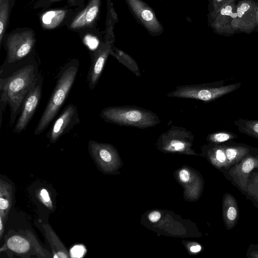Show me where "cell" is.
Wrapping results in <instances>:
<instances>
[{
	"label": "cell",
	"instance_id": "obj_29",
	"mask_svg": "<svg viewBox=\"0 0 258 258\" xmlns=\"http://www.w3.org/2000/svg\"><path fill=\"white\" fill-rule=\"evenodd\" d=\"M180 180L183 182H187L189 181L190 178V173L186 169H182L179 173Z\"/></svg>",
	"mask_w": 258,
	"mask_h": 258
},
{
	"label": "cell",
	"instance_id": "obj_2",
	"mask_svg": "<svg viewBox=\"0 0 258 258\" xmlns=\"http://www.w3.org/2000/svg\"><path fill=\"white\" fill-rule=\"evenodd\" d=\"M79 62L73 59L59 70L55 86L34 130V135L42 133L57 115L74 84Z\"/></svg>",
	"mask_w": 258,
	"mask_h": 258
},
{
	"label": "cell",
	"instance_id": "obj_28",
	"mask_svg": "<svg viewBox=\"0 0 258 258\" xmlns=\"http://www.w3.org/2000/svg\"><path fill=\"white\" fill-rule=\"evenodd\" d=\"M10 205V201L7 199L5 198L2 195L0 198V210L1 216L4 214L5 211H7Z\"/></svg>",
	"mask_w": 258,
	"mask_h": 258
},
{
	"label": "cell",
	"instance_id": "obj_20",
	"mask_svg": "<svg viewBox=\"0 0 258 258\" xmlns=\"http://www.w3.org/2000/svg\"><path fill=\"white\" fill-rule=\"evenodd\" d=\"M8 248L17 253H24L30 249V244L25 238L14 235L8 239L7 242Z\"/></svg>",
	"mask_w": 258,
	"mask_h": 258
},
{
	"label": "cell",
	"instance_id": "obj_25",
	"mask_svg": "<svg viewBox=\"0 0 258 258\" xmlns=\"http://www.w3.org/2000/svg\"><path fill=\"white\" fill-rule=\"evenodd\" d=\"M86 248L82 245H76L73 246L70 250V254L72 257H81L86 252Z\"/></svg>",
	"mask_w": 258,
	"mask_h": 258
},
{
	"label": "cell",
	"instance_id": "obj_13",
	"mask_svg": "<svg viewBox=\"0 0 258 258\" xmlns=\"http://www.w3.org/2000/svg\"><path fill=\"white\" fill-rule=\"evenodd\" d=\"M257 168L258 159L256 156H248L231 166L229 174L239 187L245 191L249 176L252 170Z\"/></svg>",
	"mask_w": 258,
	"mask_h": 258
},
{
	"label": "cell",
	"instance_id": "obj_17",
	"mask_svg": "<svg viewBox=\"0 0 258 258\" xmlns=\"http://www.w3.org/2000/svg\"><path fill=\"white\" fill-rule=\"evenodd\" d=\"M110 55L115 57L119 62L127 68L137 77H141V73L137 62L129 54L112 45Z\"/></svg>",
	"mask_w": 258,
	"mask_h": 258
},
{
	"label": "cell",
	"instance_id": "obj_1",
	"mask_svg": "<svg viewBox=\"0 0 258 258\" xmlns=\"http://www.w3.org/2000/svg\"><path fill=\"white\" fill-rule=\"evenodd\" d=\"M39 71L37 61L26 57L9 63L6 61L0 68L1 126L3 112L8 104L10 121L13 124L21 112L24 100L37 79Z\"/></svg>",
	"mask_w": 258,
	"mask_h": 258
},
{
	"label": "cell",
	"instance_id": "obj_31",
	"mask_svg": "<svg viewBox=\"0 0 258 258\" xmlns=\"http://www.w3.org/2000/svg\"><path fill=\"white\" fill-rule=\"evenodd\" d=\"M201 250V246L200 245H194L190 248V250L194 253L199 252Z\"/></svg>",
	"mask_w": 258,
	"mask_h": 258
},
{
	"label": "cell",
	"instance_id": "obj_32",
	"mask_svg": "<svg viewBox=\"0 0 258 258\" xmlns=\"http://www.w3.org/2000/svg\"><path fill=\"white\" fill-rule=\"evenodd\" d=\"M54 257H67L68 256L65 253L62 252H59L55 253L53 256Z\"/></svg>",
	"mask_w": 258,
	"mask_h": 258
},
{
	"label": "cell",
	"instance_id": "obj_10",
	"mask_svg": "<svg viewBox=\"0 0 258 258\" xmlns=\"http://www.w3.org/2000/svg\"><path fill=\"white\" fill-rule=\"evenodd\" d=\"M193 139L191 131L182 126L173 125L161 134L158 142L166 150L183 152L191 145Z\"/></svg>",
	"mask_w": 258,
	"mask_h": 258
},
{
	"label": "cell",
	"instance_id": "obj_16",
	"mask_svg": "<svg viewBox=\"0 0 258 258\" xmlns=\"http://www.w3.org/2000/svg\"><path fill=\"white\" fill-rule=\"evenodd\" d=\"M226 157L230 167L248 156L258 155V149L242 145H226Z\"/></svg>",
	"mask_w": 258,
	"mask_h": 258
},
{
	"label": "cell",
	"instance_id": "obj_6",
	"mask_svg": "<svg viewBox=\"0 0 258 258\" xmlns=\"http://www.w3.org/2000/svg\"><path fill=\"white\" fill-rule=\"evenodd\" d=\"M43 77L40 72L32 88L26 95L21 112L14 128L16 133L25 131L32 119L41 100Z\"/></svg>",
	"mask_w": 258,
	"mask_h": 258
},
{
	"label": "cell",
	"instance_id": "obj_26",
	"mask_svg": "<svg viewBox=\"0 0 258 258\" xmlns=\"http://www.w3.org/2000/svg\"><path fill=\"white\" fill-rule=\"evenodd\" d=\"M39 196L40 198L41 201L44 203V204L49 208H51L52 207V202L49 193L46 189H41L39 191Z\"/></svg>",
	"mask_w": 258,
	"mask_h": 258
},
{
	"label": "cell",
	"instance_id": "obj_3",
	"mask_svg": "<svg viewBox=\"0 0 258 258\" xmlns=\"http://www.w3.org/2000/svg\"><path fill=\"white\" fill-rule=\"evenodd\" d=\"M100 117L108 123L140 129L154 127L161 122L152 111L133 105L105 107Z\"/></svg>",
	"mask_w": 258,
	"mask_h": 258
},
{
	"label": "cell",
	"instance_id": "obj_34",
	"mask_svg": "<svg viewBox=\"0 0 258 258\" xmlns=\"http://www.w3.org/2000/svg\"><path fill=\"white\" fill-rule=\"evenodd\" d=\"M62 1V0H49L48 1V3L49 4H50L51 3H55V2H59V1Z\"/></svg>",
	"mask_w": 258,
	"mask_h": 258
},
{
	"label": "cell",
	"instance_id": "obj_14",
	"mask_svg": "<svg viewBox=\"0 0 258 258\" xmlns=\"http://www.w3.org/2000/svg\"><path fill=\"white\" fill-rule=\"evenodd\" d=\"M100 5L101 0H90L87 7L74 19L71 28L79 29L91 25L98 16Z\"/></svg>",
	"mask_w": 258,
	"mask_h": 258
},
{
	"label": "cell",
	"instance_id": "obj_18",
	"mask_svg": "<svg viewBox=\"0 0 258 258\" xmlns=\"http://www.w3.org/2000/svg\"><path fill=\"white\" fill-rule=\"evenodd\" d=\"M209 153L212 161L217 168L224 169H228L230 168L224 145H214L211 148Z\"/></svg>",
	"mask_w": 258,
	"mask_h": 258
},
{
	"label": "cell",
	"instance_id": "obj_24",
	"mask_svg": "<svg viewBox=\"0 0 258 258\" xmlns=\"http://www.w3.org/2000/svg\"><path fill=\"white\" fill-rule=\"evenodd\" d=\"M231 1L232 0H209L208 21L213 18L224 6Z\"/></svg>",
	"mask_w": 258,
	"mask_h": 258
},
{
	"label": "cell",
	"instance_id": "obj_33",
	"mask_svg": "<svg viewBox=\"0 0 258 258\" xmlns=\"http://www.w3.org/2000/svg\"><path fill=\"white\" fill-rule=\"evenodd\" d=\"M3 231V223L2 217L1 216L0 217V234H1V237H2V236Z\"/></svg>",
	"mask_w": 258,
	"mask_h": 258
},
{
	"label": "cell",
	"instance_id": "obj_7",
	"mask_svg": "<svg viewBox=\"0 0 258 258\" xmlns=\"http://www.w3.org/2000/svg\"><path fill=\"white\" fill-rule=\"evenodd\" d=\"M35 42L34 34L31 31L10 35L6 44L7 57L5 61L11 63L28 57Z\"/></svg>",
	"mask_w": 258,
	"mask_h": 258
},
{
	"label": "cell",
	"instance_id": "obj_19",
	"mask_svg": "<svg viewBox=\"0 0 258 258\" xmlns=\"http://www.w3.org/2000/svg\"><path fill=\"white\" fill-rule=\"evenodd\" d=\"M239 132L258 140V120L239 119L234 122Z\"/></svg>",
	"mask_w": 258,
	"mask_h": 258
},
{
	"label": "cell",
	"instance_id": "obj_27",
	"mask_svg": "<svg viewBox=\"0 0 258 258\" xmlns=\"http://www.w3.org/2000/svg\"><path fill=\"white\" fill-rule=\"evenodd\" d=\"M246 256L250 258H258V244H251L249 246Z\"/></svg>",
	"mask_w": 258,
	"mask_h": 258
},
{
	"label": "cell",
	"instance_id": "obj_21",
	"mask_svg": "<svg viewBox=\"0 0 258 258\" xmlns=\"http://www.w3.org/2000/svg\"><path fill=\"white\" fill-rule=\"evenodd\" d=\"M245 192L252 201L255 202L258 205L257 172L250 173L248 179Z\"/></svg>",
	"mask_w": 258,
	"mask_h": 258
},
{
	"label": "cell",
	"instance_id": "obj_36",
	"mask_svg": "<svg viewBox=\"0 0 258 258\" xmlns=\"http://www.w3.org/2000/svg\"><path fill=\"white\" fill-rule=\"evenodd\" d=\"M158 1H162V0H158Z\"/></svg>",
	"mask_w": 258,
	"mask_h": 258
},
{
	"label": "cell",
	"instance_id": "obj_9",
	"mask_svg": "<svg viewBox=\"0 0 258 258\" xmlns=\"http://www.w3.org/2000/svg\"><path fill=\"white\" fill-rule=\"evenodd\" d=\"M237 0H232L224 6L211 20L208 25L214 32L220 35H231L237 32L236 18Z\"/></svg>",
	"mask_w": 258,
	"mask_h": 258
},
{
	"label": "cell",
	"instance_id": "obj_35",
	"mask_svg": "<svg viewBox=\"0 0 258 258\" xmlns=\"http://www.w3.org/2000/svg\"><path fill=\"white\" fill-rule=\"evenodd\" d=\"M256 157L258 159V155L256 156Z\"/></svg>",
	"mask_w": 258,
	"mask_h": 258
},
{
	"label": "cell",
	"instance_id": "obj_8",
	"mask_svg": "<svg viewBox=\"0 0 258 258\" xmlns=\"http://www.w3.org/2000/svg\"><path fill=\"white\" fill-rule=\"evenodd\" d=\"M80 123L77 106L73 104H68L55 120L46 137L51 143H54Z\"/></svg>",
	"mask_w": 258,
	"mask_h": 258
},
{
	"label": "cell",
	"instance_id": "obj_15",
	"mask_svg": "<svg viewBox=\"0 0 258 258\" xmlns=\"http://www.w3.org/2000/svg\"><path fill=\"white\" fill-rule=\"evenodd\" d=\"M223 218L228 230L232 229L239 219L238 206L235 198L229 193H226L223 200Z\"/></svg>",
	"mask_w": 258,
	"mask_h": 258
},
{
	"label": "cell",
	"instance_id": "obj_11",
	"mask_svg": "<svg viewBox=\"0 0 258 258\" xmlns=\"http://www.w3.org/2000/svg\"><path fill=\"white\" fill-rule=\"evenodd\" d=\"M237 32L250 33L258 28V3L253 0H241L236 5Z\"/></svg>",
	"mask_w": 258,
	"mask_h": 258
},
{
	"label": "cell",
	"instance_id": "obj_30",
	"mask_svg": "<svg viewBox=\"0 0 258 258\" xmlns=\"http://www.w3.org/2000/svg\"><path fill=\"white\" fill-rule=\"evenodd\" d=\"M161 217V214L158 211H153L149 215V220L152 222L158 221Z\"/></svg>",
	"mask_w": 258,
	"mask_h": 258
},
{
	"label": "cell",
	"instance_id": "obj_5",
	"mask_svg": "<svg viewBox=\"0 0 258 258\" xmlns=\"http://www.w3.org/2000/svg\"><path fill=\"white\" fill-rule=\"evenodd\" d=\"M124 1L137 22L143 27L150 35L158 36L163 33V26L150 5L143 0Z\"/></svg>",
	"mask_w": 258,
	"mask_h": 258
},
{
	"label": "cell",
	"instance_id": "obj_4",
	"mask_svg": "<svg viewBox=\"0 0 258 258\" xmlns=\"http://www.w3.org/2000/svg\"><path fill=\"white\" fill-rule=\"evenodd\" d=\"M240 85V84L236 83L224 86L223 83L218 82L178 86L167 96L210 102L234 91Z\"/></svg>",
	"mask_w": 258,
	"mask_h": 258
},
{
	"label": "cell",
	"instance_id": "obj_23",
	"mask_svg": "<svg viewBox=\"0 0 258 258\" xmlns=\"http://www.w3.org/2000/svg\"><path fill=\"white\" fill-rule=\"evenodd\" d=\"M237 138V136L231 132L220 131L209 134L207 140L212 143L218 144Z\"/></svg>",
	"mask_w": 258,
	"mask_h": 258
},
{
	"label": "cell",
	"instance_id": "obj_22",
	"mask_svg": "<svg viewBox=\"0 0 258 258\" xmlns=\"http://www.w3.org/2000/svg\"><path fill=\"white\" fill-rule=\"evenodd\" d=\"M9 18V0H0V44L5 34Z\"/></svg>",
	"mask_w": 258,
	"mask_h": 258
},
{
	"label": "cell",
	"instance_id": "obj_12",
	"mask_svg": "<svg viewBox=\"0 0 258 258\" xmlns=\"http://www.w3.org/2000/svg\"><path fill=\"white\" fill-rule=\"evenodd\" d=\"M112 45L113 42H111L102 43L92 55L91 64L87 75L88 86L91 90L98 83Z\"/></svg>",
	"mask_w": 258,
	"mask_h": 258
}]
</instances>
